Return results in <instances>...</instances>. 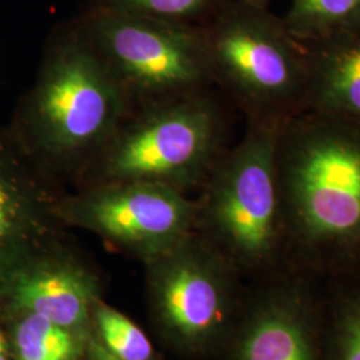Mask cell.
I'll use <instances>...</instances> for the list:
<instances>
[{"mask_svg": "<svg viewBox=\"0 0 360 360\" xmlns=\"http://www.w3.org/2000/svg\"><path fill=\"white\" fill-rule=\"evenodd\" d=\"M83 187L59 208L62 215L138 251L166 252L196 224L198 202L166 186L115 181Z\"/></svg>", "mask_w": 360, "mask_h": 360, "instance_id": "7", "label": "cell"}, {"mask_svg": "<svg viewBox=\"0 0 360 360\" xmlns=\"http://www.w3.org/2000/svg\"><path fill=\"white\" fill-rule=\"evenodd\" d=\"M18 360H77L79 346L71 330L30 314L16 330Z\"/></svg>", "mask_w": 360, "mask_h": 360, "instance_id": "15", "label": "cell"}, {"mask_svg": "<svg viewBox=\"0 0 360 360\" xmlns=\"http://www.w3.org/2000/svg\"><path fill=\"white\" fill-rule=\"evenodd\" d=\"M77 20L129 95L132 108L214 87L200 25L94 6Z\"/></svg>", "mask_w": 360, "mask_h": 360, "instance_id": "6", "label": "cell"}, {"mask_svg": "<svg viewBox=\"0 0 360 360\" xmlns=\"http://www.w3.org/2000/svg\"><path fill=\"white\" fill-rule=\"evenodd\" d=\"M281 127L245 123L242 139L200 188L195 224L229 264L257 271L264 281L294 270L276 163Z\"/></svg>", "mask_w": 360, "mask_h": 360, "instance_id": "3", "label": "cell"}, {"mask_svg": "<svg viewBox=\"0 0 360 360\" xmlns=\"http://www.w3.org/2000/svg\"><path fill=\"white\" fill-rule=\"evenodd\" d=\"M328 360H360V274L323 279Z\"/></svg>", "mask_w": 360, "mask_h": 360, "instance_id": "13", "label": "cell"}, {"mask_svg": "<svg viewBox=\"0 0 360 360\" xmlns=\"http://www.w3.org/2000/svg\"><path fill=\"white\" fill-rule=\"evenodd\" d=\"M227 138V115L211 89L143 104L77 181H146L186 193L203 187L230 147Z\"/></svg>", "mask_w": 360, "mask_h": 360, "instance_id": "4", "label": "cell"}, {"mask_svg": "<svg viewBox=\"0 0 360 360\" xmlns=\"http://www.w3.org/2000/svg\"><path fill=\"white\" fill-rule=\"evenodd\" d=\"M242 1H245L252 7H257V8L269 10V7H270V0H242Z\"/></svg>", "mask_w": 360, "mask_h": 360, "instance_id": "19", "label": "cell"}, {"mask_svg": "<svg viewBox=\"0 0 360 360\" xmlns=\"http://www.w3.org/2000/svg\"><path fill=\"white\" fill-rule=\"evenodd\" d=\"M0 360H8L7 356V347H6V340L4 336L0 333Z\"/></svg>", "mask_w": 360, "mask_h": 360, "instance_id": "20", "label": "cell"}, {"mask_svg": "<svg viewBox=\"0 0 360 360\" xmlns=\"http://www.w3.org/2000/svg\"><path fill=\"white\" fill-rule=\"evenodd\" d=\"M282 19L299 41L309 44L360 28V0H290Z\"/></svg>", "mask_w": 360, "mask_h": 360, "instance_id": "14", "label": "cell"}, {"mask_svg": "<svg viewBox=\"0 0 360 360\" xmlns=\"http://www.w3.org/2000/svg\"><path fill=\"white\" fill-rule=\"evenodd\" d=\"M104 347L123 360H151L153 346L142 330L124 315L111 309H98L96 314Z\"/></svg>", "mask_w": 360, "mask_h": 360, "instance_id": "17", "label": "cell"}, {"mask_svg": "<svg viewBox=\"0 0 360 360\" xmlns=\"http://www.w3.org/2000/svg\"><path fill=\"white\" fill-rule=\"evenodd\" d=\"M264 283L233 360H328L323 279L292 270Z\"/></svg>", "mask_w": 360, "mask_h": 360, "instance_id": "8", "label": "cell"}, {"mask_svg": "<svg viewBox=\"0 0 360 360\" xmlns=\"http://www.w3.org/2000/svg\"><path fill=\"white\" fill-rule=\"evenodd\" d=\"M227 0H91L90 6L160 20L202 25Z\"/></svg>", "mask_w": 360, "mask_h": 360, "instance_id": "16", "label": "cell"}, {"mask_svg": "<svg viewBox=\"0 0 360 360\" xmlns=\"http://www.w3.org/2000/svg\"><path fill=\"white\" fill-rule=\"evenodd\" d=\"M131 110L129 95L75 18L50 35L8 129L52 179L79 180Z\"/></svg>", "mask_w": 360, "mask_h": 360, "instance_id": "2", "label": "cell"}, {"mask_svg": "<svg viewBox=\"0 0 360 360\" xmlns=\"http://www.w3.org/2000/svg\"><path fill=\"white\" fill-rule=\"evenodd\" d=\"M52 180L8 127L0 129V260L18 254L43 231L41 208Z\"/></svg>", "mask_w": 360, "mask_h": 360, "instance_id": "10", "label": "cell"}, {"mask_svg": "<svg viewBox=\"0 0 360 360\" xmlns=\"http://www.w3.org/2000/svg\"><path fill=\"white\" fill-rule=\"evenodd\" d=\"M214 86L245 122L283 126L307 111V47L270 8L227 0L200 25Z\"/></svg>", "mask_w": 360, "mask_h": 360, "instance_id": "5", "label": "cell"}, {"mask_svg": "<svg viewBox=\"0 0 360 360\" xmlns=\"http://www.w3.org/2000/svg\"><path fill=\"white\" fill-rule=\"evenodd\" d=\"M307 111L360 120V28L306 44Z\"/></svg>", "mask_w": 360, "mask_h": 360, "instance_id": "11", "label": "cell"}, {"mask_svg": "<svg viewBox=\"0 0 360 360\" xmlns=\"http://www.w3.org/2000/svg\"><path fill=\"white\" fill-rule=\"evenodd\" d=\"M171 255L162 292L168 322L184 339L205 343L227 321L226 266L203 238L193 233L168 250Z\"/></svg>", "mask_w": 360, "mask_h": 360, "instance_id": "9", "label": "cell"}, {"mask_svg": "<svg viewBox=\"0 0 360 360\" xmlns=\"http://www.w3.org/2000/svg\"><path fill=\"white\" fill-rule=\"evenodd\" d=\"M276 163L294 270L360 274V120L304 111L279 129Z\"/></svg>", "mask_w": 360, "mask_h": 360, "instance_id": "1", "label": "cell"}, {"mask_svg": "<svg viewBox=\"0 0 360 360\" xmlns=\"http://www.w3.org/2000/svg\"><path fill=\"white\" fill-rule=\"evenodd\" d=\"M91 360H123L111 354L107 348L99 345V343H92L91 347Z\"/></svg>", "mask_w": 360, "mask_h": 360, "instance_id": "18", "label": "cell"}, {"mask_svg": "<svg viewBox=\"0 0 360 360\" xmlns=\"http://www.w3.org/2000/svg\"><path fill=\"white\" fill-rule=\"evenodd\" d=\"M16 287L22 307L68 330L87 319L89 292L82 275L65 263L41 267L25 275Z\"/></svg>", "mask_w": 360, "mask_h": 360, "instance_id": "12", "label": "cell"}]
</instances>
